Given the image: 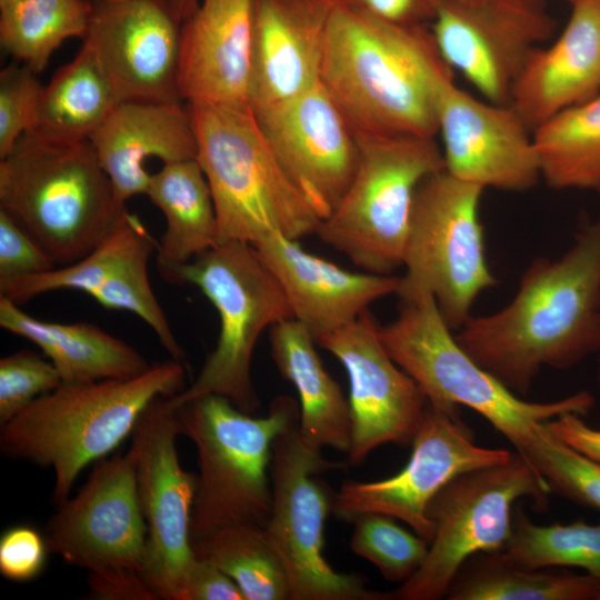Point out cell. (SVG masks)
I'll use <instances>...</instances> for the list:
<instances>
[{
  "label": "cell",
  "instance_id": "1",
  "mask_svg": "<svg viewBox=\"0 0 600 600\" xmlns=\"http://www.w3.org/2000/svg\"><path fill=\"white\" fill-rule=\"evenodd\" d=\"M461 348L508 389L530 390L543 368L568 369L600 348V217L558 259L539 257L514 297L471 316L454 334Z\"/></svg>",
  "mask_w": 600,
  "mask_h": 600
},
{
  "label": "cell",
  "instance_id": "2",
  "mask_svg": "<svg viewBox=\"0 0 600 600\" xmlns=\"http://www.w3.org/2000/svg\"><path fill=\"white\" fill-rule=\"evenodd\" d=\"M449 74L427 26L390 24L343 2L334 11L319 82L356 136L436 137L438 88Z\"/></svg>",
  "mask_w": 600,
  "mask_h": 600
},
{
  "label": "cell",
  "instance_id": "3",
  "mask_svg": "<svg viewBox=\"0 0 600 600\" xmlns=\"http://www.w3.org/2000/svg\"><path fill=\"white\" fill-rule=\"evenodd\" d=\"M184 380L183 364L172 359L128 379L62 383L1 424V452L51 468L53 499L60 504L81 471L131 436L153 400L183 390Z\"/></svg>",
  "mask_w": 600,
  "mask_h": 600
},
{
  "label": "cell",
  "instance_id": "4",
  "mask_svg": "<svg viewBox=\"0 0 600 600\" xmlns=\"http://www.w3.org/2000/svg\"><path fill=\"white\" fill-rule=\"evenodd\" d=\"M0 209L57 267L90 253L127 211L90 140L60 141L32 133L23 134L0 161Z\"/></svg>",
  "mask_w": 600,
  "mask_h": 600
},
{
  "label": "cell",
  "instance_id": "5",
  "mask_svg": "<svg viewBox=\"0 0 600 600\" xmlns=\"http://www.w3.org/2000/svg\"><path fill=\"white\" fill-rule=\"evenodd\" d=\"M187 104L220 243L253 246L274 231L294 240L317 232L320 217L274 156L250 106Z\"/></svg>",
  "mask_w": 600,
  "mask_h": 600
},
{
  "label": "cell",
  "instance_id": "6",
  "mask_svg": "<svg viewBox=\"0 0 600 600\" xmlns=\"http://www.w3.org/2000/svg\"><path fill=\"white\" fill-rule=\"evenodd\" d=\"M400 301L398 317L379 326V338L430 406L451 413H460L459 406L472 409L517 452L528 447L538 424L564 413L584 417L591 410L593 397L588 391L549 402L523 400L461 348L431 293L420 291Z\"/></svg>",
  "mask_w": 600,
  "mask_h": 600
},
{
  "label": "cell",
  "instance_id": "7",
  "mask_svg": "<svg viewBox=\"0 0 600 600\" xmlns=\"http://www.w3.org/2000/svg\"><path fill=\"white\" fill-rule=\"evenodd\" d=\"M176 408L181 434L198 454L191 543L230 526L264 528L271 512L272 446L299 423L298 403L280 396L267 416L253 417L224 397L208 394Z\"/></svg>",
  "mask_w": 600,
  "mask_h": 600
},
{
  "label": "cell",
  "instance_id": "8",
  "mask_svg": "<svg viewBox=\"0 0 600 600\" xmlns=\"http://www.w3.org/2000/svg\"><path fill=\"white\" fill-rule=\"evenodd\" d=\"M161 277L171 283L196 286L216 308L220 329L194 381L169 397L174 407L218 394L238 409L254 413L259 399L251 380V360L264 329L293 318L276 276L256 249L238 241L221 242Z\"/></svg>",
  "mask_w": 600,
  "mask_h": 600
},
{
  "label": "cell",
  "instance_id": "9",
  "mask_svg": "<svg viewBox=\"0 0 600 600\" xmlns=\"http://www.w3.org/2000/svg\"><path fill=\"white\" fill-rule=\"evenodd\" d=\"M356 138L354 176L316 234L367 272L391 274L403 264L418 187L446 170L442 150L434 137Z\"/></svg>",
  "mask_w": 600,
  "mask_h": 600
},
{
  "label": "cell",
  "instance_id": "10",
  "mask_svg": "<svg viewBox=\"0 0 600 600\" xmlns=\"http://www.w3.org/2000/svg\"><path fill=\"white\" fill-rule=\"evenodd\" d=\"M48 550L88 571L93 599L158 600L144 580L147 526L132 451L96 462L46 527Z\"/></svg>",
  "mask_w": 600,
  "mask_h": 600
},
{
  "label": "cell",
  "instance_id": "11",
  "mask_svg": "<svg viewBox=\"0 0 600 600\" xmlns=\"http://www.w3.org/2000/svg\"><path fill=\"white\" fill-rule=\"evenodd\" d=\"M484 188L442 170L417 189L397 296L431 293L451 330L498 283L486 258L480 202Z\"/></svg>",
  "mask_w": 600,
  "mask_h": 600
},
{
  "label": "cell",
  "instance_id": "12",
  "mask_svg": "<svg viewBox=\"0 0 600 600\" xmlns=\"http://www.w3.org/2000/svg\"><path fill=\"white\" fill-rule=\"evenodd\" d=\"M550 493L548 483L518 452L506 462L452 479L428 507L433 536L427 557L413 576L391 592L392 599L446 598L466 560L504 548L511 536L514 502L529 499L536 510L543 511Z\"/></svg>",
  "mask_w": 600,
  "mask_h": 600
},
{
  "label": "cell",
  "instance_id": "13",
  "mask_svg": "<svg viewBox=\"0 0 600 600\" xmlns=\"http://www.w3.org/2000/svg\"><path fill=\"white\" fill-rule=\"evenodd\" d=\"M340 468L304 440L299 423L273 442L264 531L287 570L290 600H391V592L369 590L362 578L336 571L323 556L333 492L318 476Z\"/></svg>",
  "mask_w": 600,
  "mask_h": 600
},
{
  "label": "cell",
  "instance_id": "14",
  "mask_svg": "<svg viewBox=\"0 0 600 600\" xmlns=\"http://www.w3.org/2000/svg\"><path fill=\"white\" fill-rule=\"evenodd\" d=\"M181 434L177 408L169 397L153 400L140 416L130 450L141 512L147 526L144 580L159 599L180 600L196 560L190 524L197 474L179 461Z\"/></svg>",
  "mask_w": 600,
  "mask_h": 600
},
{
  "label": "cell",
  "instance_id": "15",
  "mask_svg": "<svg viewBox=\"0 0 600 600\" xmlns=\"http://www.w3.org/2000/svg\"><path fill=\"white\" fill-rule=\"evenodd\" d=\"M411 446L407 464L394 476L343 482L333 493L332 514L347 522L364 513L387 514L430 542L433 524L428 507L437 493L464 472L502 463L512 457L507 449L478 446L460 413L430 404Z\"/></svg>",
  "mask_w": 600,
  "mask_h": 600
},
{
  "label": "cell",
  "instance_id": "16",
  "mask_svg": "<svg viewBox=\"0 0 600 600\" xmlns=\"http://www.w3.org/2000/svg\"><path fill=\"white\" fill-rule=\"evenodd\" d=\"M556 29L540 0H440L431 34L442 60L486 100L510 104L527 61Z\"/></svg>",
  "mask_w": 600,
  "mask_h": 600
},
{
  "label": "cell",
  "instance_id": "17",
  "mask_svg": "<svg viewBox=\"0 0 600 600\" xmlns=\"http://www.w3.org/2000/svg\"><path fill=\"white\" fill-rule=\"evenodd\" d=\"M317 343L336 357L348 374L349 462H363L383 444H411L429 402L417 382L387 352L369 309Z\"/></svg>",
  "mask_w": 600,
  "mask_h": 600
},
{
  "label": "cell",
  "instance_id": "18",
  "mask_svg": "<svg viewBox=\"0 0 600 600\" xmlns=\"http://www.w3.org/2000/svg\"><path fill=\"white\" fill-rule=\"evenodd\" d=\"M252 112L287 174L321 221L329 217L354 176L359 147L324 88L317 82Z\"/></svg>",
  "mask_w": 600,
  "mask_h": 600
},
{
  "label": "cell",
  "instance_id": "19",
  "mask_svg": "<svg viewBox=\"0 0 600 600\" xmlns=\"http://www.w3.org/2000/svg\"><path fill=\"white\" fill-rule=\"evenodd\" d=\"M446 171L502 191L523 192L541 180L533 131L510 104L479 100L446 76L436 100Z\"/></svg>",
  "mask_w": 600,
  "mask_h": 600
},
{
  "label": "cell",
  "instance_id": "20",
  "mask_svg": "<svg viewBox=\"0 0 600 600\" xmlns=\"http://www.w3.org/2000/svg\"><path fill=\"white\" fill-rule=\"evenodd\" d=\"M83 43L110 79L119 102H183L180 27L169 0H92Z\"/></svg>",
  "mask_w": 600,
  "mask_h": 600
},
{
  "label": "cell",
  "instance_id": "21",
  "mask_svg": "<svg viewBox=\"0 0 600 600\" xmlns=\"http://www.w3.org/2000/svg\"><path fill=\"white\" fill-rule=\"evenodd\" d=\"M281 284L298 320L319 339L348 326L374 301L396 294L400 277L358 273L307 252L274 231L252 246Z\"/></svg>",
  "mask_w": 600,
  "mask_h": 600
},
{
  "label": "cell",
  "instance_id": "22",
  "mask_svg": "<svg viewBox=\"0 0 600 600\" xmlns=\"http://www.w3.org/2000/svg\"><path fill=\"white\" fill-rule=\"evenodd\" d=\"M342 0H254L249 106L293 97L319 82L331 18Z\"/></svg>",
  "mask_w": 600,
  "mask_h": 600
},
{
  "label": "cell",
  "instance_id": "23",
  "mask_svg": "<svg viewBox=\"0 0 600 600\" xmlns=\"http://www.w3.org/2000/svg\"><path fill=\"white\" fill-rule=\"evenodd\" d=\"M254 0H201L180 27L187 103L249 106Z\"/></svg>",
  "mask_w": 600,
  "mask_h": 600
},
{
  "label": "cell",
  "instance_id": "24",
  "mask_svg": "<svg viewBox=\"0 0 600 600\" xmlns=\"http://www.w3.org/2000/svg\"><path fill=\"white\" fill-rule=\"evenodd\" d=\"M560 36L537 48L511 93L510 106L533 131L600 92V0H574Z\"/></svg>",
  "mask_w": 600,
  "mask_h": 600
},
{
  "label": "cell",
  "instance_id": "25",
  "mask_svg": "<svg viewBox=\"0 0 600 600\" xmlns=\"http://www.w3.org/2000/svg\"><path fill=\"white\" fill-rule=\"evenodd\" d=\"M89 140L122 204L146 193L149 158L169 163L198 154L190 111L183 102H120Z\"/></svg>",
  "mask_w": 600,
  "mask_h": 600
},
{
  "label": "cell",
  "instance_id": "26",
  "mask_svg": "<svg viewBox=\"0 0 600 600\" xmlns=\"http://www.w3.org/2000/svg\"><path fill=\"white\" fill-rule=\"evenodd\" d=\"M0 327L37 344L56 367L62 383L128 379L151 367L133 347L96 324L40 320L1 296Z\"/></svg>",
  "mask_w": 600,
  "mask_h": 600
},
{
  "label": "cell",
  "instance_id": "27",
  "mask_svg": "<svg viewBox=\"0 0 600 600\" xmlns=\"http://www.w3.org/2000/svg\"><path fill=\"white\" fill-rule=\"evenodd\" d=\"M271 357L299 397V430L317 448L343 453L351 446L349 401L324 369L311 333L294 318L270 328Z\"/></svg>",
  "mask_w": 600,
  "mask_h": 600
},
{
  "label": "cell",
  "instance_id": "28",
  "mask_svg": "<svg viewBox=\"0 0 600 600\" xmlns=\"http://www.w3.org/2000/svg\"><path fill=\"white\" fill-rule=\"evenodd\" d=\"M144 194L166 219L156 250L160 274L220 243L212 193L197 159L163 163Z\"/></svg>",
  "mask_w": 600,
  "mask_h": 600
},
{
  "label": "cell",
  "instance_id": "29",
  "mask_svg": "<svg viewBox=\"0 0 600 600\" xmlns=\"http://www.w3.org/2000/svg\"><path fill=\"white\" fill-rule=\"evenodd\" d=\"M119 103L96 54L82 43L77 56L42 87L27 133L60 141L89 140Z\"/></svg>",
  "mask_w": 600,
  "mask_h": 600
},
{
  "label": "cell",
  "instance_id": "30",
  "mask_svg": "<svg viewBox=\"0 0 600 600\" xmlns=\"http://www.w3.org/2000/svg\"><path fill=\"white\" fill-rule=\"evenodd\" d=\"M521 566L502 551L473 554L460 567L449 600H587L596 599L600 580L590 574Z\"/></svg>",
  "mask_w": 600,
  "mask_h": 600
},
{
  "label": "cell",
  "instance_id": "31",
  "mask_svg": "<svg viewBox=\"0 0 600 600\" xmlns=\"http://www.w3.org/2000/svg\"><path fill=\"white\" fill-rule=\"evenodd\" d=\"M533 140L549 187L600 192V92L541 123Z\"/></svg>",
  "mask_w": 600,
  "mask_h": 600
},
{
  "label": "cell",
  "instance_id": "32",
  "mask_svg": "<svg viewBox=\"0 0 600 600\" xmlns=\"http://www.w3.org/2000/svg\"><path fill=\"white\" fill-rule=\"evenodd\" d=\"M157 247L158 242L139 217L127 210L111 233L90 253L44 272L0 281V296L16 303L61 289L90 296L133 261L151 257Z\"/></svg>",
  "mask_w": 600,
  "mask_h": 600
},
{
  "label": "cell",
  "instance_id": "33",
  "mask_svg": "<svg viewBox=\"0 0 600 600\" xmlns=\"http://www.w3.org/2000/svg\"><path fill=\"white\" fill-rule=\"evenodd\" d=\"M92 0H20L0 8V44L36 73L69 38L87 34Z\"/></svg>",
  "mask_w": 600,
  "mask_h": 600
},
{
  "label": "cell",
  "instance_id": "34",
  "mask_svg": "<svg viewBox=\"0 0 600 600\" xmlns=\"http://www.w3.org/2000/svg\"><path fill=\"white\" fill-rule=\"evenodd\" d=\"M192 549L224 571L246 600H290L287 570L263 527H226L193 542Z\"/></svg>",
  "mask_w": 600,
  "mask_h": 600
},
{
  "label": "cell",
  "instance_id": "35",
  "mask_svg": "<svg viewBox=\"0 0 600 600\" xmlns=\"http://www.w3.org/2000/svg\"><path fill=\"white\" fill-rule=\"evenodd\" d=\"M501 551L524 567H574L600 580V524L577 521L541 526L518 508L511 536Z\"/></svg>",
  "mask_w": 600,
  "mask_h": 600
},
{
  "label": "cell",
  "instance_id": "36",
  "mask_svg": "<svg viewBox=\"0 0 600 600\" xmlns=\"http://www.w3.org/2000/svg\"><path fill=\"white\" fill-rule=\"evenodd\" d=\"M546 422L537 426L528 447L518 453L530 462L551 492L600 511V462L562 441Z\"/></svg>",
  "mask_w": 600,
  "mask_h": 600
},
{
  "label": "cell",
  "instance_id": "37",
  "mask_svg": "<svg viewBox=\"0 0 600 600\" xmlns=\"http://www.w3.org/2000/svg\"><path fill=\"white\" fill-rule=\"evenodd\" d=\"M352 522V552L372 563L388 581L403 583L427 557L430 542L390 516L364 513Z\"/></svg>",
  "mask_w": 600,
  "mask_h": 600
},
{
  "label": "cell",
  "instance_id": "38",
  "mask_svg": "<svg viewBox=\"0 0 600 600\" xmlns=\"http://www.w3.org/2000/svg\"><path fill=\"white\" fill-rule=\"evenodd\" d=\"M149 259L144 257L133 261L91 292L90 297L106 309L126 310L138 316L153 330L172 359L181 361L184 351L150 284Z\"/></svg>",
  "mask_w": 600,
  "mask_h": 600
},
{
  "label": "cell",
  "instance_id": "39",
  "mask_svg": "<svg viewBox=\"0 0 600 600\" xmlns=\"http://www.w3.org/2000/svg\"><path fill=\"white\" fill-rule=\"evenodd\" d=\"M62 384L50 360L30 350L0 359V424L11 420L39 397Z\"/></svg>",
  "mask_w": 600,
  "mask_h": 600
},
{
  "label": "cell",
  "instance_id": "40",
  "mask_svg": "<svg viewBox=\"0 0 600 600\" xmlns=\"http://www.w3.org/2000/svg\"><path fill=\"white\" fill-rule=\"evenodd\" d=\"M36 74L19 61L0 71V160L32 128L43 87Z\"/></svg>",
  "mask_w": 600,
  "mask_h": 600
},
{
  "label": "cell",
  "instance_id": "41",
  "mask_svg": "<svg viewBox=\"0 0 600 600\" xmlns=\"http://www.w3.org/2000/svg\"><path fill=\"white\" fill-rule=\"evenodd\" d=\"M52 258L7 211L0 209V281L56 268Z\"/></svg>",
  "mask_w": 600,
  "mask_h": 600
},
{
  "label": "cell",
  "instance_id": "42",
  "mask_svg": "<svg viewBox=\"0 0 600 600\" xmlns=\"http://www.w3.org/2000/svg\"><path fill=\"white\" fill-rule=\"evenodd\" d=\"M46 538L29 526H16L0 538V573L12 581H29L42 571L48 552Z\"/></svg>",
  "mask_w": 600,
  "mask_h": 600
},
{
  "label": "cell",
  "instance_id": "43",
  "mask_svg": "<svg viewBox=\"0 0 600 600\" xmlns=\"http://www.w3.org/2000/svg\"><path fill=\"white\" fill-rule=\"evenodd\" d=\"M440 0H342L380 21L400 26L418 27L431 22Z\"/></svg>",
  "mask_w": 600,
  "mask_h": 600
},
{
  "label": "cell",
  "instance_id": "44",
  "mask_svg": "<svg viewBox=\"0 0 600 600\" xmlns=\"http://www.w3.org/2000/svg\"><path fill=\"white\" fill-rule=\"evenodd\" d=\"M180 600H246L238 584L211 561L196 557Z\"/></svg>",
  "mask_w": 600,
  "mask_h": 600
},
{
  "label": "cell",
  "instance_id": "45",
  "mask_svg": "<svg viewBox=\"0 0 600 600\" xmlns=\"http://www.w3.org/2000/svg\"><path fill=\"white\" fill-rule=\"evenodd\" d=\"M577 413H564L547 421V427L562 441L600 462V429L587 424Z\"/></svg>",
  "mask_w": 600,
  "mask_h": 600
},
{
  "label": "cell",
  "instance_id": "46",
  "mask_svg": "<svg viewBox=\"0 0 600 600\" xmlns=\"http://www.w3.org/2000/svg\"><path fill=\"white\" fill-rule=\"evenodd\" d=\"M101 1H112V0H101ZM169 3L182 23L198 7L199 0H169Z\"/></svg>",
  "mask_w": 600,
  "mask_h": 600
},
{
  "label": "cell",
  "instance_id": "47",
  "mask_svg": "<svg viewBox=\"0 0 600 600\" xmlns=\"http://www.w3.org/2000/svg\"><path fill=\"white\" fill-rule=\"evenodd\" d=\"M20 0H0V8L7 7Z\"/></svg>",
  "mask_w": 600,
  "mask_h": 600
},
{
  "label": "cell",
  "instance_id": "48",
  "mask_svg": "<svg viewBox=\"0 0 600 600\" xmlns=\"http://www.w3.org/2000/svg\"><path fill=\"white\" fill-rule=\"evenodd\" d=\"M597 353H598V384H599V390H600V348Z\"/></svg>",
  "mask_w": 600,
  "mask_h": 600
},
{
  "label": "cell",
  "instance_id": "49",
  "mask_svg": "<svg viewBox=\"0 0 600 600\" xmlns=\"http://www.w3.org/2000/svg\"><path fill=\"white\" fill-rule=\"evenodd\" d=\"M447 1H452V2H474V1H479V0H447Z\"/></svg>",
  "mask_w": 600,
  "mask_h": 600
},
{
  "label": "cell",
  "instance_id": "50",
  "mask_svg": "<svg viewBox=\"0 0 600 600\" xmlns=\"http://www.w3.org/2000/svg\"><path fill=\"white\" fill-rule=\"evenodd\" d=\"M596 599H597V600H600V588H599V590H598V593H597V596H596Z\"/></svg>",
  "mask_w": 600,
  "mask_h": 600
},
{
  "label": "cell",
  "instance_id": "51",
  "mask_svg": "<svg viewBox=\"0 0 600 600\" xmlns=\"http://www.w3.org/2000/svg\"><path fill=\"white\" fill-rule=\"evenodd\" d=\"M570 2H573L574 0H569Z\"/></svg>",
  "mask_w": 600,
  "mask_h": 600
}]
</instances>
